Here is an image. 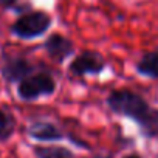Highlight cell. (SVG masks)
<instances>
[{
  "label": "cell",
  "mask_w": 158,
  "mask_h": 158,
  "mask_svg": "<svg viewBox=\"0 0 158 158\" xmlns=\"http://www.w3.org/2000/svg\"><path fill=\"white\" fill-rule=\"evenodd\" d=\"M112 112L138 123L147 136L158 135V109L152 107L143 96L130 90H115L107 98Z\"/></svg>",
  "instance_id": "6da1fadb"
},
{
  "label": "cell",
  "mask_w": 158,
  "mask_h": 158,
  "mask_svg": "<svg viewBox=\"0 0 158 158\" xmlns=\"http://www.w3.org/2000/svg\"><path fill=\"white\" fill-rule=\"evenodd\" d=\"M56 92V81L48 73H37L30 74L25 79H22L17 95L23 101H36L40 96H50Z\"/></svg>",
  "instance_id": "7a4b0ae2"
},
{
  "label": "cell",
  "mask_w": 158,
  "mask_h": 158,
  "mask_svg": "<svg viewBox=\"0 0 158 158\" xmlns=\"http://www.w3.org/2000/svg\"><path fill=\"white\" fill-rule=\"evenodd\" d=\"M51 25V17L45 11H31L19 17L11 31L20 39H36L47 33Z\"/></svg>",
  "instance_id": "3957f363"
},
{
  "label": "cell",
  "mask_w": 158,
  "mask_h": 158,
  "mask_svg": "<svg viewBox=\"0 0 158 158\" xmlns=\"http://www.w3.org/2000/svg\"><path fill=\"white\" fill-rule=\"evenodd\" d=\"M106 68V60L99 53L84 51L74 57L68 67V71L73 76H85V74H99Z\"/></svg>",
  "instance_id": "277c9868"
},
{
  "label": "cell",
  "mask_w": 158,
  "mask_h": 158,
  "mask_svg": "<svg viewBox=\"0 0 158 158\" xmlns=\"http://www.w3.org/2000/svg\"><path fill=\"white\" fill-rule=\"evenodd\" d=\"M45 50L50 54V57L53 60H56L57 64H62L67 57L71 56L73 53V42L70 39H67L65 36L54 33L51 34L47 42H45Z\"/></svg>",
  "instance_id": "5b68a950"
},
{
  "label": "cell",
  "mask_w": 158,
  "mask_h": 158,
  "mask_svg": "<svg viewBox=\"0 0 158 158\" xmlns=\"http://www.w3.org/2000/svg\"><path fill=\"white\" fill-rule=\"evenodd\" d=\"M31 71H33V67L25 59H11L2 68L3 77L6 79V81H10V82L22 81V79H25L27 76H30Z\"/></svg>",
  "instance_id": "8992f818"
},
{
  "label": "cell",
  "mask_w": 158,
  "mask_h": 158,
  "mask_svg": "<svg viewBox=\"0 0 158 158\" xmlns=\"http://www.w3.org/2000/svg\"><path fill=\"white\" fill-rule=\"evenodd\" d=\"M28 133L39 141H57L62 138V132L51 123H34L30 126Z\"/></svg>",
  "instance_id": "52a82bcc"
},
{
  "label": "cell",
  "mask_w": 158,
  "mask_h": 158,
  "mask_svg": "<svg viewBox=\"0 0 158 158\" xmlns=\"http://www.w3.org/2000/svg\"><path fill=\"white\" fill-rule=\"evenodd\" d=\"M136 71L143 76L158 79V51L146 53L136 64Z\"/></svg>",
  "instance_id": "ba28073f"
},
{
  "label": "cell",
  "mask_w": 158,
  "mask_h": 158,
  "mask_svg": "<svg viewBox=\"0 0 158 158\" xmlns=\"http://www.w3.org/2000/svg\"><path fill=\"white\" fill-rule=\"evenodd\" d=\"M34 153L37 155V158H74L71 150L59 146H48V147L39 146L34 149Z\"/></svg>",
  "instance_id": "9c48e42d"
},
{
  "label": "cell",
  "mask_w": 158,
  "mask_h": 158,
  "mask_svg": "<svg viewBox=\"0 0 158 158\" xmlns=\"http://www.w3.org/2000/svg\"><path fill=\"white\" fill-rule=\"evenodd\" d=\"M14 127H16L14 118L10 113H6L0 109V139L10 138L14 132Z\"/></svg>",
  "instance_id": "30bf717a"
},
{
  "label": "cell",
  "mask_w": 158,
  "mask_h": 158,
  "mask_svg": "<svg viewBox=\"0 0 158 158\" xmlns=\"http://www.w3.org/2000/svg\"><path fill=\"white\" fill-rule=\"evenodd\" d=\"M17 3V0H0V5L5 6V8H11Z\"/></svg>",
  "instance_id": "8fae6325"
},
{
  "label": "cell",
  "mask_w": 158,
  "mask_h": 158,
  "mask_svg": "<svg viewBox=\"0 0 158 158\" xmlns=\"http://www.w3.org/2000/svg\"><path fill=\"white\" fill-rule=\"evenodd\" d=\"M126 158H139V156H138V155H135V153H132V155H127Z\"/></svg>",
  "instance_id": "7c38bea8"
},
{
  "label": "cell",
  "mask_w": 158,
  "mask_h": 158,
  "mask_svg": "<svg viewBox=\"0 0 158 158\" xmlns=\"http://www.w3.org/2000/svg\"><path fill=\"white\" fill-rule=\"evenodd\" d=\"M106 158H110V156H106Z\"/></svg>",
  "instance_id": "4fadbf2b"
}]
</instances>
